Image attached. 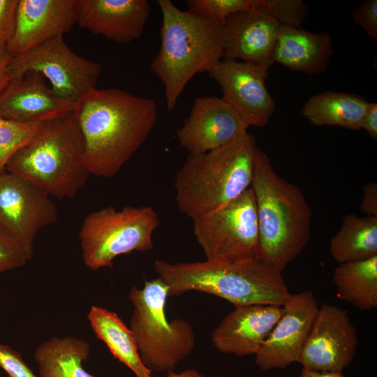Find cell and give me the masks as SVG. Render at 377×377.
<instances>
[{"label": "cell", "instance_id": "1", "mask_svg": "<svg viewBox=\"0 0 377 377\" xmlns=\"http://www.w3.org/2000/svg\"><path fill=\"white\" fill-rule=\"evenodd\" d=\"M89 175L112 177L142 146L158 117L156 103L115 88H95L76 103Z\"/></svg>", "mask_w": 377, "mask_h": 377}, {"label": "cell", "instance_id": "2", "mask_svg": "<svg viewBox=\"0 0 377 377\" xmlns=\"http://www.w3.org/2000/svg\"><path fill=\"white\" fill-rule=\"evenodd\" d=\"M250 187L258 223L256 260L281 272L309 240L311 207L300 188L280 177L259 148Z\"/></svg>", "mask_w": 377, "mask_h": 377}, {"label": "cell", "instance_id": "3", "mask_svg": "<svg viewBox=\"0 0 377 377\" xmlns=\"http://www.w3.org/2000/svg\"><path fill=\"white\" fill-rule=\"evenodd\" d=\"M156 2L162 13L161 45L150 68L163 84L172 111L191 79L209 73L223 59L225 31L223 24L182 10L170 0Z\"/></svg>", "mask_w": 377, "mask_h": 377}, {"label": "cell", "instance_id": "4", "mask_svg": "<svg viewBox=\"0 0 377 377\" xmlns=\"http://www.w3.org/2000/svg\"><path fill=\"white\" fill-rule=\"evenodd\" d=\"M154 270L168 287V297L194 290L235 306H283L290 294L281 272L253 259L239 263L208 260L170 263L156 260Z\"/></svg>", "mask_w": 377, "mask_h": 377}, {"label": "cell", "instance_id": "5", "mask_svg": "<svg viewBox=\"0 0 377 377\" xmlns=\"http://www.w3.org/2000/svg\"><path fill=\"white\" fill-rule=\"evenodd\" d=\"M258 149L247 133L218 149L188 154L174 181L179 211L193 219L242 195L251 186Z\"/></svg>", "mask_w": 377, "mask_h": 377}, {"label": "cell", "instance_id": "6", "mask_svg": "<svg viewBox=\"0 0 377 377\" xmlns=\"http://www.w3.org/2000/svg\"><path fill=\"white\" fill-rule=\"evenodd\" d=\"M6 170L31 182L50 197L75 196L89 173L75 110L45 121L13 155Z\"/></svg>", "mask_w": 377, "mask_h": 377}, {"label": "cell", "instance_id": "7", "mask_svg": "<svg viewBox=\"0 0 377 377\" xmlns=\"http://www.w3.org/2000/svg\"><path fill=\"white\" fill-rule=\"evenodd\" d=\"M168 287L158 277L133 286L128 295L133 306L130 329L144 365L153 371H174L195 346V334L186 320H168L165 306Z\"/></svg>", "mask_w": 377, "mask_h": 377}, {"label": "cell", "instance_id": "8", "mask_svg": "<svg viewBox=\"0 0 377 377\" xmlns=\"http://www.w3.org/2000/svg\"><path fill=\"white\" fill-rule=\"evenodd\" d=\"M159 223L150 206H108L89 213L79 231L85 265L91 270L111 267L119 256L151 250L152 235Z\"/></svg>", "mask_w": 377, "mask_h": 377}, {"label": "cell", "instance_id": "9", "mask_svg": "<svg viewBox=\"0 0 377 377\" xmlns=\"http://www.w3.org/2000/svg\"><path fill=\"white\" fill-rule=\"evenodd\" d=\"M192 220L193 234L206 260L226 263L256 260L258 223L251 187L224 206Z\"/></svg>", "mask_w": 377, "mask_h": 377}, {"label": "cell", "instance_id": "10", "mask_svg": "<svg viewBox=\"0 0 377 377\" xmlns=\"http://www.w3.org/2000/svg\"><path fill=\"white\" fill-rule=\"evenodd\" d=\"M101 71L100 63L75 53L63 36L13 57L8 66L10 80L19 79L29 71L40 73L50 82L59 98L75 103L96 88Z\"/></svg>", "mask_w": 377, "mask_h": 377}, {"label": "cell", "instance_id": "11", "mask_svg": "<svg viewBox=\"0 0 377 377\" xmlns=\"http://www.w3.org/2000/svg\"><path fill=\"white\" fill-rule=\"evenodd\" d=\"M58 216L51 197L38 186L7 170L0 173V229L19 243L29 260L38 233Z\"/></svg>", "mask_w": 377, "mask_h": 377}, {"label": "cell", "instance_id": "12", "mask_svg": "<svg viewBox=\"0 0 377 377\" xmlns=\"http://www.w3.org/2000/svg\"><path fill=\"white\" fill-rule=\"evenodd\" d=\"M357 343L348 311L322 303L297 362L306 369L342 371L352 362Z\"/></svg>", "mask_w": 377, "mask_h": 377}, {"label": "cell", "instance_id": "13", "mask_svg": "<svg viewBox=\"0 0 377 377\" xmlns=\"http://www.w3.org/2000/svg\"><path fill=\"white\" fill-rule=\"evenodd\" d=\"M269 68L223 58L209 72L220 85L222 98L248 126L263 127L274 112V98L265 85Z\"/></svg>", "mask_w": 377, "mask_h": 377}, {"label": "cell", "instance_id": "14", "mask_svg": "<svg viewBox=\"0 0 377 377\" xmlns=\"http://www.w3.org/2000/svg\"><path fill=\"white\" fill-rule=\"evenodd\" d=\"M283 312L255 355L263 371L283 369L297 362L318 311L312 290L290 294Z\"/></svg>", "mask_w": 377, "mask_h": 377}, {"label": "cell", "instance_id": "15", "mask_svg": "<svg viewBox=\"0 0 377 377\" xmlns=\"http://www.w3.org/2000/svg\"><path fill=\"white\" fill-rule=\"evenodd\" d=\"M248 127L222 97L206 96L195 99L177 138L189 154H199L237 140Z\"/></svg>", "mask_w": 377, "mask_h": 377}, {"label": "cell", "instance_id": "16", "mask_svg": "<svg viewBox=\"0 0 377 377\" xmlns=\"http://www.w3.org/2000/svg\"><path fill=\"white\" fill-rule=\"evenodd\" d=\"M80 0H18L15 27L6 42L12 57L21 55L77 24Z\"/></svg>", "mask_w": 377, "mask_h": 377}, {"label": "cell", "instance_id": "17", "mask_svg": "<svg viewBox=\"0 0 377 377\" xmlns=\"http://www.w3.org/2000/svg\"><path fill=\"white\" fill-rule=\"evenodd\" d=\"M223 58L270 67L279 24L261 6L235 13L223 23Z\"/></svg>", "mask_w": 377, "mask_h": 377}, {"label": "cell", "instance_id": "18", "mask_svg": "<svg viewBox=\"0 0 377 377\" xmlns=\"http://www.w3.org/2000/svg\"><path fill=\"white\" fill-rule=\"evenodd\" d=\"M283 312L281 306H235L214 330L212 343L224 354L256 355Z\"/></svg>", "mask_w": 377, "mask_h": 377}, {"label": "cell", "instance_id": "19", "mask_svg": "<svg viewBox=\"0 0 377 377\" xmlns=\"http://www.w3.org/2000/svg\"><path fill=\"white\" fill-rule=\"evenodd\" d=\"M149 13L147 0H80L77 24L94 34L126 44L142 36Z\"/></svg>", "mask_w": 377, "mask_h": 377}, {"label": "cell", "instance_id": "20", "mask_svg": "<svg viewBox=\"0 0 377 377\" xmlns=\"http://www.w3.org/2000/svg\"><path fill=\"white\" fill-rule=\"evenodd\" d=\"M75 105L59 98L36 71L10 80L0 94V115L19 122L47 121L73 111Z\"/></svg>", "mask_w": 377, "mask_h": 377}, {"label": "cell", "instance_id": "21", "mask_svg": "<svg viewBox=\"0 0 377 377\" xmlns=\"http://www.w3.org/2000/svg\"><path fill=\"white\" fill-rule=\"evenodd\" d=\"M332 53L327 33L280 26L273 59L292 71L313 75L325 71Z\"/></svg>", "mask_w": 377, "mask_h": 377}, {"label": "cell", "instance_id": "22", "mask_svg": "<svg viewBox=\"0 0 377 377\" xmlns=\"http://www.w3.org/2000/svg\"><path fill=\"white\" fill-rule=\"evenodd\" d=\"M369 103L355 94L325 91L311 96L301 109V115L316 126L362 129Z\"/></svg>", "mask_w": 377, "mask_h": 377}, {"label": "cell", "instance_id": "23", "mask_svg": "<svg viewBox=\"0 0 377 377\" xmlns=\"http://www.w3.org/2000/svg\"><path fill=\"white\" fill-rule=\"evenodd\" d=\"M96 334L119 362L136 377H152V371L142 363L133 334L118 315L103 307L92 306L87 315Z\"/></svg>", "mask_w": 377, "mask_h": 377}, {"label": "cell", "instance_id": "24", "mask_svg": "<svg viewBox=\"0 0 377 377\" xmlns=\"http://www.w3.org/2000/svg\"><path fill=\"white\" fill-rule=\"evenodd\" d=\"M89 354L85 339L54 337L38 346L34 358L40 377H94L83 366Z\"/></svg>", "mask_w": 377, "mask_h": 377}, {"label": "cell", "instance_id": "25", "mask_svg": "<svg viewBox=\"0 0 377 377\" xmlns=\"http://www.w3.org/2000/svg\"><path fill=\"white\" fill-rule=\"evenodd\" d=\"M330 251L339 264L377 256V216L346 215L330 239Z\"/></svg>", "mask_w": 377, "mask_h": 377}, {"label": "cell", "instance_id": "26", "mask_svg": "<svg viewBox=\"0 0 377 377\" xmlns=\"http://www.w3.org/2000/svg\"><path fill=\"white\" fill-rule=\"evenodd\" d=\"M332 280L343 301L362 311L377 306V256L339 264Z\"/></svg>", "mask_w": 377, "mask_h": 377}, {"label": "cell", "instance_id": "27", "mask_svg": "<svg viewBox=\"0 0 377 377\" xmlns=\"http://www.w3.org/2000/svg\"><path fill=\"white\" fill-rule=\"evenodd\" d=\"M43 121L19 122L0 115V173L13 155L40 129Z\"/></svg>", "mask_w": 377, "mask_h": 377}, {"label": "cell", "instance_id": "28", "mask_svg": "<svg viewBox=\"0 0 377 377\" xmlns=\"http://www.w3.org/2000/svg\"><path fill=\"white\" fill-rule=\"evenodd\" d=\"M188 10L223 24L232 14L261 6L262 0H187Z\"/></svg>", "mask_w": 377, "mask_h": 377}, {"label": "cell", "instance_id": "29", "mask_svg": "<svg viewBox=\"0 0 377 377\" xmlns=\"http://www.w3.org/2000/svg\"><path fill=\"white\" fill-rule=\"evenodd\" d=\"M262 8L280 26L302 28L307 17V6L302 0H262Z\"/></svg>", "mask_w": 377, "mask_h": 377}, {"label": "cell", "instance_id": "30", "mask_svg": "<svg viewBox=\"0 0 377 377\" xmlns=\"http://www.w3.org/2000/svg\"><path fill=\"white\" fill-rule=\"evenodd\" d=\"M29 260L19 243L0 229V273L21 267Z\"/></svg>", "mask_w": 377, "mask_h": 377}, {"label": "cell", "instance_id": "31", "mask_svg": "<svg viewBox=\"0 0 377 377\" xmlns=\"http://www.w3.org/2000/svg\"><path fill=\"white\" fill-rule=\"evenodd\" d=\"M0 368L8 377H38L23 360L20 353L0 343Z\"/></svg>", "mask_w": 377, "mask_h": 377}, {"label": "cell", "instance_id": "32", "mask_svg": "<svg viewBox=\"0 0 377 377\" xmlns=\"http://www.w3.org/2000/svg\"><path fill=\"white\" fill-rule=\"evenodd\" d=\"M354 22L372 39L377 40V1L366 0L351 10Z\"/></svg>", "mask_w": 377, "mask_h": 377}, {"label": "cell", "instance_id": "33", "mask_svg": "<svg viewBox=\"0 0 377 377\" xmlns=\"http://www.w3.org/2000/svg\"><path fill=\"white\" fill-rule=\"evenodd\" d=\"M18 0H0V41L6 43L12 36Z\"/></svg>", "mask_w": 377, "mask_h": 377}, {"label": "cell", "instance_id": "34", "mask_svg": "<svg viewBox=\"0 0 377 377\" xmlns=\"http://www.w3.org/2000/svg\"><path fill=\"white\" fill-rule=\"evenodd\" d=\"M360 209L367 216H377V184L370 182L363 187Z\"/></svg>", "mask_w": 377, "mask_h": 377}, {"label": "cell", "instance_id": "35", "mask_svg": "<svg viewBox=\"0 0 377 377\" xmlns=\"http://www.w3.org/2000/svg\"><path fill=\"white\" fill-rule=\"evenodd\" d=\"M12 58L8 52L6 43L0 41V94L10 82L8 66Z\"/></svg>", "mask_w": 377, "mask_h": 377}, {"label": "cell", "instance_id": "36", "mask_svg": "<svg viewBox=\"0 0 377 377\" xmlns=\"http://www.w3.org/2000/svg\"><path fill=\"white\" fill-rule=\"evenodd\" d=\"M362 128L364 129L373 140L377 139V103H369L364 116Z\"/></svg>", "mask_w": 377, "mask_h": 377}, {"label": "cell", "instance_id": "37", "mask_svg": "<svg viewBox=\"0 0 377 377\" xmlns=\"http://www.w3.org/2000/svg\"><path fill=\"white\" fill-rule=\"evenodd\" d=\"M300 377H344L342 371H318L303 369Z\"/></svg>", "mask_w": 377, "mask_h": 377}, {"label": "cell", "instance_id": "38", "mask_svg": "<svg viewBox=\"0 0 377 377\" xmlns=\"http://www.w3.org/2000/svg\"><path fill=\"white\" fill-rule=\"evenodd\" d=\"M165 377H206L195 368H188L180 372L169 371Z\"/></svg>", "mask_w": 377, "mask_h": 377}]
</instances>
